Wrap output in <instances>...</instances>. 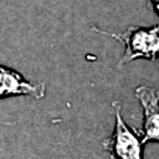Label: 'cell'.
Returning a JSON list of instances; mask_svg holds the SVG:
<instances>
[{
  "label": "cell",
  "mask_w": 159,
  "mask_h": 159,
  "mask_svg": "<svg viewBox=\"0 0 159 159\" xmlns=\"http://www.w3.org/2000/svg\"><path fill=\"white\" fill-rule=\"evenodd\" d=\"M92 30L124 44L125 51L118 63V67L138 59H145L148 61H156L159 59V24L151 27L130 26L121 33H111L97 27Z\"/></svg>",
  "instance_id": "obj_1"
},
{
  "label": "cell",
  "mask_w": 159,
  "mask_h": 159,
  "mask_svg": "<svg viewBox=\"0 0 159 159\" xmlns=\"http://www.w3.org/2000/svg\"><path fill=\"white\" fill-rule=\"evenodd\" d=\"M114 130L112 134L105 138L102 146L114 159H143L144 144L137 133L125 123L121 117L119 102H113Z\"/></svg>",
  "instance_id": "obj_2"
},
{
  "label": "cell",
  "mask_w": 159,
  "mask_h": 159,
  "mask_svg": "<svg viewBox=\"0 0 159 159\" xmlns=\"http://www.w3.org/2000/svg\"><path fill=\"white\" fill-rule=\"evenodd\" d=\"M134 96L143 108L142 143H159V90L140 85L134 90Z\"/></svg>",
  "instance_id": "obj_3"
},
{
  "label": "cell",
  "mask_w": 159,
  "mask_h": 159,
  "mask_svg": "<svg viewBox=\"0 0 159 159\" xmlns=\"http://www.w3.org/2000/svg\"><path fill=\"white\" fill-rule=\"evenodd\" d=\"M45 93L44 83H32L16 70L0 65V99L19 96L43 99Z\"/></svg>",
  "instance_id": "obj_4"
},
{
  "label": "cell",
  "mask_w": 159,
  "mask_h": 159,
  "mask_svg": "<svg viewBox=\"0 0 159 159\" xmlns=\"http://www.w3.org/2000/svg\"><path fill=\"white\" fill-rule=\"evenodd\" d=\"M148 4H150L151 8L153 10V12L159 18V0H148Z\"/></svg>",
  "instance_id": "obj_5"
}]
</instances>
